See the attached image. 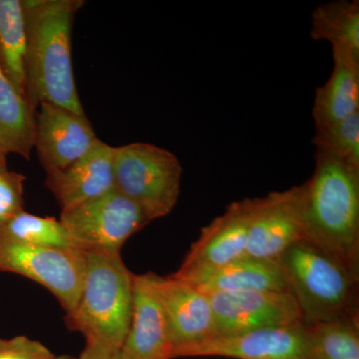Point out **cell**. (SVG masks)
Wrapping results in <instances>:
<instances>
[{"instance_id": "obj_1", "label": "cell", "mask_w": 359, "mask_h": 359, "mask_svg": "<svg viewBox=\"0 0 359 359\" xmlns=\"http://www.w3.org/2000/svg\"><path fill=\"white\" fill-rule=\"evenodd\" d=\"M22 1V0H21ZM81 0H23L27 52L25 96L36 113L47 102L86 116L73 73L71 35Z\"/></svg>"}, {"instance_id": "obj_2", "label": "cell", "mask_w": 359, "mask_h": 359, "mask_svg": "<svg viewBox=\"0 0 359 359\" xmlns=\"http://www.w3.org/2000/svg\"><path fill=\"white\" fill-rule=\"evenodd\" d=\"M302 184L304 238L359 273V168L316 150Z\"/></svg>"}, {"instance_id": "obj_3", "label": "cell", "mask_w": 359, "mask_h": 359, "mask_svg": "<svg viewBox=\"0 0 359 359\" xmlns=\"http://www.w3.org/2000/svg\"><path fill=\"white\" fill-rule=\"evenodd\" d=\"M85 276L76 306L66 313L68 328L80 332L86 347L120 353L132 318L133 273L120 252H85Z\"/></svg>"}, {"instance_id": "obj_4", "label": "cell", "mask_w": 359, "mask_h": 359, "mask_svg": "<svg viewBox=\"0 0 359 359\" xmlns=\"http://www.w3.org/2000/svg\"><path fill=\"white\" fill-rule=\"evenodd\" d=\"M306 327L359 316V273L337 257L299 241L278 257Z\"/></svg>"}, {"instance_id": "obj_5", "label": "cell", "mask_w": 359, "mask_h": 359, "mask_svg": "<svg viewBox=\"0 0 359 359\" xmlns=\"http://www.w3.org/2000/svg\"><path fill=\"white\" fill-rule=\"evenodd\" d=\"M183 169L177 156L153 144L114 147L115 189L143 211L149 221L173 211Z\"/></svg>"}, {"instance_id": "obj_6", "label": "cell", "mask_w": 359, "mask_h": 359, "mask_svg": "<svg viewBox=\"0 0 359 359\" xmlns=\"http://www.w3.org/2000/svg\"><path fill=\"white\" fill-rule=\"evenodd\" d=\"M60 222L82 252H121L131 236L150 221L143 211L113 189L96 199L62 210Z\"/></svg>"}, {"instance_id": "obj_7", "label": "cell", "mask_w": 359, "mask_h": 359, "mask_svg": "<svg viewBox=\"0 0 359 359\" xmlns=\"http://www.w3.org/2000/svg\"><path fill=\"white\" fill-rule=\"evenodd\" d=\"M85 252L34 247L0 237V271L18 273L49 290L69 313L83 285Z\"/></svg>"}, {"instance_id": "obj_8", "label": "cell", "mask_w": 359, "mask_h": 359, "mask_svg": "<svg viewBox=\"0 0 359 359\" xmlns=\"http://www.w3.org/2000/svg\"><path fill=\"white\" fill-rule=\"evenodd\" d=\"M252 210L254 198L229 205L223 215L202 229L183 264L172 276L192 283L245 256Z\"/></svg>"}, {"instance_id": "obj_9", "label": "cell", "mask_w": 359, "mask_h": 359, "mask_svg": "<svg viewBox=\"0 0 359 359\" xmlns=\"http://www.w3.org/2000/svg\"><path fill=\"white\" fill-rule=\"evenodd\" d=\"M208 295L214 311L212 337L302 323L301 309L290 292H217Z\"/></svg>"}, {"instance_id": "obj_10", "label": "cell", "mask_w": 359, "mask_h": 359, "mask_svg": "<svg viewBox=\"0 0 359 359\" xmlns=\"http://www.w3.org/2000/svg\"><path fill=\"white\" fill-rule=\"evenodd\" d=\"M304 238L302 186L254 198L247 256L275 259Z\"/></svg>"}, {"instance_id": "obj_11", "label": "cell", "mask_w": 359, "mask_h": 359, "mask_svg": "<svg viewBox=\"0 0 359 359\" xmlns=\"http://www.w3.org/2000/svg\"><path fill=\"white\" fill-rule=\"evenodd\" d=\"M221 356L236 359H309V335L304 323L215 337L184 349L179 358Z\"/></svg>"}, {"instance_id": "obj_12", "label": "cell", "mask_w": 359, "mask_h": 359, "mask_svg": "<svg viewBox=\"0 0 359 359\" xmlns=\"http://www.w3.org/2000/svg\"><path fill=\"white\" fill-rule=\"evenodd\" d=\"M35 113L34 148L47 174L60 171L83 157L98 140L91 122L51 103Z\"/></svg>"}, {"instance_id": "obj_13", "label": "cell", "mask_w": 359, "mask_h": 359, "mask_svg": "<svg viewBox=\"0 0 359 359\" xmlns=\"http://www.w3.org/2000/svg\"><path fill=\"white\" fill-rule=\"evenodd\" d=\"M158 290L166 316L170 359L214 337L215 320L209 295L173 276H158Z\"/></svg>"}, {"instance_id": "obj_14", "label": "cell", "mask_w": 359, "mask_h": 359, "mask_svg": "<svg viewBox=\"0 0 359 359\" xmlns=\"http://www.w3.org/2000/svg\"><path fill=\"white\" fill-rule=\"evenodd\" d=\"M122 359H170L166 316L158 290V275H134L133 306Z\"/></svg>"}, {"instance_id": "obj_15", "label": "cell", "mask_w": 359, "mask_h": 359, "mask_svg": "<svg viewBox=\"0 0 359 359\" xmlns=\"http://www.w3.org/2000/svg\"><path fill=\"white\" fill-rule=\"evenodd\" d=\"M45 184L62 210L110 192L115 189L114 147L98 139L76 162L47 174Z\"/></svg>"}, {"instance_id": "obj_16", "label": "cell", "mask_w": 359, "mask_h": 359, "mask_svg": "<svg viewBox=\"0 0 359 359\" xmlns=\"http://www.w3.org/2000/svg\"><path fill=\"white\" fill-rule=\"evenodd\" d=\"M188 283L207 294L240 292H290L287 276L278 261L257 259L247 255Z\"/></svg>"}, {"instance_id": "obj_17", "label": "cell", "mask_w": 359, "mask_h": 359, "mask_svg": "<svg viewBox=\"0 0 359 359\" xmlns=\"http://www.w3.org/2000/svg\"><path fill=\"white\" fill-rule=\"evenodd\" d=\"M332 75L316 91L313 120L316 129L325 128L359 113V63L334 55Z\"/></svg>"}, {"instance_id": "obj_18", "label": "cell", "mask_w": 359, "mask_h": 359, "mask_svg": "<svg viewBox=\"0 0 359 359\" xmlns=\"http://www.w3.org/2000/svg\"><path fill=\"white\" fill-rule=\"evenodd\" d=\"M311 36L330 42L332 55L359 63L358 0H337L316 7L311 15Z\"/></svg>"}, {"instance_id": "obj_19", "label": "cell", "mask_w": 359, "mask_h": 359, "mask_svg": "<svg viewBox=\"0 0 359 359\" xmlns=\"http://www.w3.org/2000/svg\"><path fill=\"white\" fill-rule=\"evenodd\" d=\"M34 137L35 113L0 66V148L29 160Z\"/></svg>"}, {"instance_id": "obj_20", "label": "cell", "mask_w": 359, "mask_h": 359, "mask_svg": "<svg viewBox=\"0 0 359 359\" xmlns=\"http://www.w3.org/2000/svg\"><path fill=\"white\" fill-rule=\"evenodd\" d=\"M27 34L21 0H0V66L21 95L25 96Z\"/></svg>"}, {"instance_id": "obj_21", "label": "cell", "mask_w": 359, "mask_h": 359, "mask_svg": "<svg viewBox=\"0 0 359 359\" xmlns=\"http://www.w3.org/2000/svg\"><path fill=\"white\" fill-rule=\"evenodd\" d=\"M0 237L34 247L78 250L60 219L36 216L25 210L0 224Z\"/></svg>"}, {"instance_id": "obj_22", "label": "cell", "mask_w": 359, "mask_h": 359, "mask_svg": "<svg viewBox=\"0 0 359 359\" xmlns=\"http://www.w3.org/2000/svg\"><path fill=\"white\" fill-rule=\"evenodd\" d=\"M309 359H359V316L308 327Z\"/></svg>"}, {"instance_id": "obj_23", "label": "cell", "mask_w": 359, "mask_h": 359, "mask_svg": "<svg viewBox=\"0 0 359 359\" xmlns=\"http://www.w3.org/2000/svg\"><path fill=\"white\" fill-rule=\"evenodd\" d=\"M313 143L316 150L359 168V113L316 129Z\"/></svg>"}, {"instance_id": "obj_24", "label": "cell", "mask_w": 359, "mask_h": 359, "mask_svg": "<svg viewBox=\"0 0 359 359\" xmlns=\"http://www.w3.org/2000/svg\"><path fill=\"white\" fill-rule=\"evenodd\" d=\"M25 176L11 171L0 161V224L23 211Z\"/></svg>"}, {"instance_id": "obj_25", "label": "cell", "mask_w": 359, "mask_h": 359, "mask_svg": "<svg viewBox=\"0 0 359 359\" xmlns=\"http://www.w3.org/2000/svg\"><path fill=\"white\" fill-rule=\"evenodd\" d=\"M53 355L43 344L26 337L0 339V359H49Z\"/></svg>"}, {"instance_id": "obj_26", "label": "cell", "mask_w": 359, "mask_h": 359, "mask_svg": "<svg viewBox=\"0 0 359 359\" xmlns=\"http://www.w3.org/2000/svg\"><path fill=\"white\" fill-rule=\"evenodd\" d=\"M78 359H122V358L120 353H102L89 348V347H85L81 355Z\"/></svg>"}, {"instance_id": "obj_27", "label": "cell", "mask_w": 359, "mask_h": 359, "mask_svg": "<svg viewBox=\"0 0 359 359\" xmlns=\"http://www.w3.org/2000/svg\"><path fill=\"white\" fill-rule=\"evenodd\" d=\"M49 359H76V358H71V356H69V355H60V356L53 355V356H52L51 358H49Z\"/></svg>"}, {"instance_id": "obj_28", "label": "cell", "mask_w": 359, "mask_h": 359, "mask_svg": "<svg viewBox=\"0 0 359 359\" xmlns=\"http://www.w3.org/2000/svg\"><path fill=\"white\" fill-rule=\"evenodd\" d=\"M6 153L4 152V150H2L1 148H0V161L6 160Z\"/></svg>"}]
</instances>
